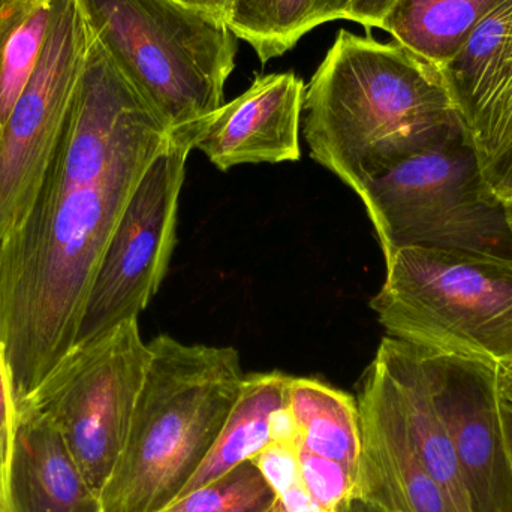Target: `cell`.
<instances>
[{
  "instance_id": "21",
  "label": "cell",
  "mask_w": 512,
  "mask_h": 512,
  "mask_svg": "<svg viewBox=\"0 0 512 512\" xmlns=\"http://www.w3.org/2000/svg\"><path fill=\"white\" fill-rule=\"evenodd\" d=\"M463 128L487 189L504 203L512 195V56Z\"/></svg>"
},
{
  "instance_id": "9",
  "label": "cell",
  "mask_w": 512,
  "mask_h": 512,
  "mask_svg": "<svg viewBox=\"0 0 512 512\" xmlns=\"http://www.w3.org/2000/svg\"><path fill=\"white\" fill-rule=\"evenodd\" d=\"M93 39L81 0H56L38 65L0 129V242L20 227L35 201Z\"/></svg>"
},
{
  "instance_id": "17",
  "label": "cell",
  "mask_w": 512,
  "mask_h": 512,
  "mask_svg": "<svg viewBox=\"0 0 512 512\" xmlns=\"http://www.w3.org/2000/svg\"><path fill=\"white\" fill-rule=\"evenodd\" d=\"M499 2L501 0H399L381 30L444 72L475 26Z\"/></svg>"
},
{
  "instance_id": "8",
  "label": "cell",
  "mask_w": 512,
  "mask_h": 512,
  "mask_svg": "<svg viewBox=\"0 0 512 512\" xmlns=\"http://www.w3.org/2000/svg\"><path fill=\"white\" fill-rule=\"evenodd\" d=\"M194 149L197 140L174 135L147 168L102 256L74 346L138 319L161 288L176 246L186 161Z\"/></svg>"
},
{
  "instance_id": "3",
  "label": "cell",
  "mask_w": 512,
  "mask_h": 512,
  "mask_svg": "<svg viewBox=\"0 0 512 512\" xmlns=\"http://www.w3.org/2000/svg\"><path fill=\"white\" fill-rule=\"evenodd\" d=\"M149 348L128 439L101 493L104 512H156L179 499L245 381L231 346L188 345L161 334Z\"/></svg>"
},
{
  "instance_id": "16",
  "label": "cell",
  "mask_w": 512,
  "mask_h": 512,
  "mask_svg": "<svg viewBox=\"0 0 512 512\" xmlns=\"http://www.w3.org/2000/svg\"><path fill=\"white\" fill-rule=\"evenodd\" d=\"M288 409L297 429L298 447L340 463L357 480L360 459L357 397L319 379L291 376Z\"/></svg>"
},
{
  "instance_id": "19",
  "label": "cell",
  "mask_w": 512,
  "mask_h": 512,
  "mask_svg": "<svg viewBox=\"0 0 512 512\" xmlns=\"http://www.w3.org/2000/svg\"><path fill=\"white\" fill-rule=\"evenodd\" d=\"M512 56V0H501L472 30L444 69L462 123L484 98Z\"/></svg>"
},
{
  "instance_id": "28",
  "label": "cell",
  "mask_w": 512,
  "mask_h": 512,
  "mask_svg": "<svg viewBox=\"0 0 512 512\" xmlns=\"http://www.w3.org/2000/svg\"><path fill=\"white\" fill-rule=\"evenodd\" d=\"M179 2L204 9V11L218 15L224 20L227 18L228 6H230V0H179Z\"/></svg>"
},
{
  "instance_id": "31",
  "label": "cell",
  "mask_w": 512,
  "mask_h": 512,
  "mask_svg": "<svg viewBox=\"0 0 512 512\" xmlns=\"http://www.w3.org/2000/svg\"><path fill=\"white\" fill-rule=\"evenodd\" d=\"M502 206H504L505 218H507L508 227H510L512 233V195L502 203Z\"/></svg>"
},
{
  "instance_id": "2",
  "label": "cell",
  "mask_w": 512,
  "mask_h": 512,
  "mask_svg": "<svg viewBox=\"0 0 512 512\" xmlns=\"http://www.w3.org/2000/svg\"><path fill=\"white\" fill-rule=\"evenodd\" d=\"M310 156L355 194L465 131L444 72L397 41L340 29L304 92Z\"/></svg>"
},
{
  "instance_id": "25",
  "label": "cell",
  "mask_w": 512,
  "mask_h": 512,
  "mask_svg": "<svg viewBox=\"0 0 512 512\" xmlns=\"http://www.w3.org/2000/svg\"><path fill=\"white\" fill-rule=\"evenodd\" d=\"M251 462H254L276 498L303 486L297 445L271 442Z\"/></svg>"
},
{
  "instance_id": "29",
  "label": "cell",
  "mask_w": 512,
  "mask_h": 512,
  "mask_svg": "<svg viewBox=\"0 0 512 512\" xmlns=\"http://www.w3.org/2000/svg\"><path fill=\"white\" fill-rule=\"evenodd\" d=\"M336 512H384L381 508L375 507L363 499L351 498L342 505Z\"/></svg>"
},
{
  "instance_id": "24",
  "label": "cell",
  "mask_w": 512,
  "mask_h": 512,
  "mask_svg": "<svg viewBox=\"0 0 512 512\" xmlns=\"http://www.w3.org/2000/svg\"><path fill=\"white\" fill-rule=\"evenodd\" d=\"M18 427V408L11 375L0 346V510L12 512L9 481Z\"/></svg>"
},
{
  "instance_id": "22",
  "label": "cell",
  "mask_w": 512,
  "mask_h": 512,
  "mask_svg": "<svg viewBox=\"0 0 512 512\" xmlns=\"http://www.w3.org/2000/svg\"><path fill=\"white\" fill-rule=\"evenodd\" d=\"M274 502L273 490L249 460L221 480L188 493L156 512H274Z\"/></svg>"
},
{
  "instance_id": "14",
  "label": "cell",
  "mask_w": 512,
  "mask_h": 512,
  "mask_svg": "<svg viewBox=\"0 0 512 512\" xmlns=\"http://www.w3.org/2000/svg\"><path fill=\"white\" fill-rule=\"evenodd\" d=\"M376 360L391 379L406 423L427 469L457 512H471L456 454L444 421L433 402L420 348L394 337L379 343Z\"/></svg>"
},
{
  "instance_id": "13",
  "label": "cell",
  "mask_w": 512,
  "mask_h": 512,
  "mask_svg": "<svg viewBox=\"0 0 512 512\" xmlns=\"http://www.w3.org/2000/svg\"><path fill=\"white\" fill-rule=\"evenodd\" d=\"M12 512H104L65 439L42 412H18L9 481Z\"/></svg>"
},
{
  "instance_id": "7",
  "label": "cell",
  "mask_w": 512,
  "mask_h": 512,
  "mask_svg": "<svg viewBox=\"0 0 512 512\" xmlns=\"http://www.w3.org/2000/svg\"><path fill=\"white\" fill-rule=\"evenodd\" d=\"M149 361L138 319L122 322L74 346L18 406V412H42L56 426L99 498L125 448Z\"/></svg>"
},
{
  "instance_id": "6",
  "label": "cell",
  "mask_w": 512,
  "mask_h": 512,
  "mask_svg": "<svg viewBox=\"0 0 512 512\" xmlns=\"http://www.w3.org/2000/svg\"><path fill=\"white\" fill-rule=\"evenodd\" d=\"M358 197L385 259L408 246L512 259L504 206L487 189L465 131L367 180Z\"/></svg>"
},
{
  "instance_id": "23",
  "label": "cell",
  "mask_w": 512,
  "mask_h": 512,
  "mask_svg": "<svg viewBox=\"0 0 512 512\" xmlns=\"http://www.w3.org/2000/svg\"><path fill=\"white\" fill-rule=\"evenodd\" d=\"M301 480L322 512H336L354 498L355 477L340 463L298 447Z\"/></svg>"
},
{
  "instance_id": "10",
  "label": "cell",
  "mask_w": 512,
  "mask_h": 512,
  "mask_svg": "<svg viewBox=\"0 0 512 512\" xmlns=\"http://www.w3.org/2000/svg\"><path fill=\"white\" fill-rule=\"evenodd\" d=\"M420 352L471 512H512V463L498 388V363L423 348Z\"/></svg>"
},
{
  "instance_id": "20",
  "label": "cell",
  "mask_w": 512,
  "mask_h": 512,
  "mask_svg": "<svg viewBox=\"0 0 512 512\" xmlns=\"http://www.w3.org/2000/svg\"><path fill=\"white\" fill-rule=\"evenodd\" d=\"M56 0H14L0 8V129L44 50Z\"/></svg>"
},
{
  "instance_id": "1",
  "label": "cell",
  "mask_w": 512,
  "mask_h": 512,
  "mask_svg": "<svg viewBox=\"0 0 512 512\" xmlns=\"http://www.w3.org/2000/svg\"><path fill=\"white\" fill-rule=\"evenodd\" d=\"M173 138L95 36L35 201L0 242V346L17 406L74 346L108 242Z\"/></svg>"
},
{
  "instance_id": "32",
  "label": "cell",
  "mask_w": 512,
  "mask_h": 512,
  "mask_svg": "<svg viewBox=\"0 0 512 512\" xmlns=\"http://www.w3.org/2000/svg\"><path fill=\"white\" fill-rule=\"evenodd\" d=\"M14 2V0H0V8L2 6L8 5V3Z\"/></svg>"
},
{
  "instance_id": "27",
  "label": "cell",
  "mask_w": 512,
  "mask_h": 512,
  "mask_svg": "<svg viewBox=\"0 0 512 512\" xmlns=\"http://www.w3.org/2000/svg\"><path fill=\"white\" fill-rule=\"evenodd\" d=\"M498 388L502 402L512 406V360L498 363Z\"/></svg>"
},
{
  "instance_id": "34",
  "label": "cell",
  "mask_w": 512,
  "mask_h": 512,
  "mask_svg": "<svg viewBox=\"0 0 512 512\" xmlns=\"http://www.w3.org/2000/svg\"><path fill=\"white\" fill-rule=\"evenodd\" d=\"M0 512H3L2 510H0Z\"/></svg>"
},
{
  "instance_id": "33",
  "label": "cell",
  "mask_w": 512,
  "mask_h": 512,
  "mask_svg": "<svg viewBox=\"0 0 512 512\" xmlns=\"http://www.w3.org/2000/svg\"><path fill=\"white\" fill-rule=\"evenodd\" d=\"M274 512H280V511H277L276 505H274Z\"/></svg>"
},
{
  "instance_id": "4",
  "label": "cell",
  "mask_w": 512,
  "mask_h": 512,
  "mask_svg": "<svg viewBox=\"0 0 512 512\" xmlns=\"http://www.w3.org/2000/svg\"><path fill=\"white\" fill-rule=\"evenodd\" d=\"M96 38L173 135L198 141L225 104L237 36L179 0H81Z\"/></svg>"
},
{
  "instance_id": "30",
  "label": "cell",
  "mask_w": 512,
  "mask_h": 512,
  "mask_svg": "<svg viewBox=\"0 0 512 512\" xmlns=\"http://www.w3.org/2000/svg\"><path fill=\"white\" fill-rule=\"evenodd\" d=\"M502 414H504L505 435H507L508 448H510V457L512 463V406H502Z\"/></svg>"
},
{
  "instance_id": "26",
  "label": "cell",
  "mask_w": 512,
  "mask_h": 512,
  "mask_svg": "<svg viewBox=\"0 0 512 512\" xmlns=\"http://www.w3.org/2000/svg\"><path fill=\"white\" fill-rule=\"evenodd\" d=\"M399 0H351L346 20L370 29H381L385 18Z\"/></svg>"
},
{
  "instance_id": "18",
  "label": "cell",
  "mask_w": 512,
  "mask_h": 512,
  "mask_svg": "<svg viewBox=\"0 0 512 512\" xmlns=\"http://www.w3.org/2000/svg\"><path fill=\"white\" fill-rule=\"evenodd\" d=\"M349 6L351 0H230L225 21L265 65L316 27L346 20Z\"/></svg>"
},
{
  "instance_id": "5",
  "label": "cell",
  "mask_w": 512,
  "mask_h": 512,
  "mask_svg": "<svg viewBox=\"0 0 512 512\" xmlns=\"http://www.w3.org/2000/svg\"><path fill=\"white\" fill-rule=\"evenodd\" d=\"M370 307L388 336L439 354L512 360V259L408 246Z\"/></svg>"
},
{
  "instance_id": "11",
  "label": "cell",
  "mask_w": 512,
  "mask_h": 512,
  "mask_svg": "<svg viewBox=\"0 0 512 512\" xmlns=\"http://www.w3.org/2000/svg\"><path fill=\"white\" fill-rule=\"evenodd\" d=\"M360 459L354 498L384 512H457L418 453L402 406L382 364L361 376Z\"/></svg>"
},
{
  "instance_id": "12",
  "label": "cell",
  "mask_w": 512,
  "mask_h": 512,
  "mask_svg": "<svg viewBox=\"0 0 512 512\" xmlns=\"http://www.w3.org/2000/svg\"><path fill=\"white\" fill-rule=\"evenodd\" d=\"M304 92L294 72L259 75L210 117L197 149L221 171L298 161Z\"/></svg>"
},
{
  "instance_id": "15",
  "label": "cell",
  "mask_w": 512,
  "mask_h": 512,
  "mask_svg": "<svg viewBox=\"0 0 512 512\" xmlns=\"http://www.w3.org/2000/svg\"><path fill=\"white\" fill-rule=\"evenodd\" d=\"M291 376L282 372L251 373L245 376L230 417L182 496L221 480L225 475L254 460L273 441L274 418L288 405Z\"/></svg>"
}]
</instances>
